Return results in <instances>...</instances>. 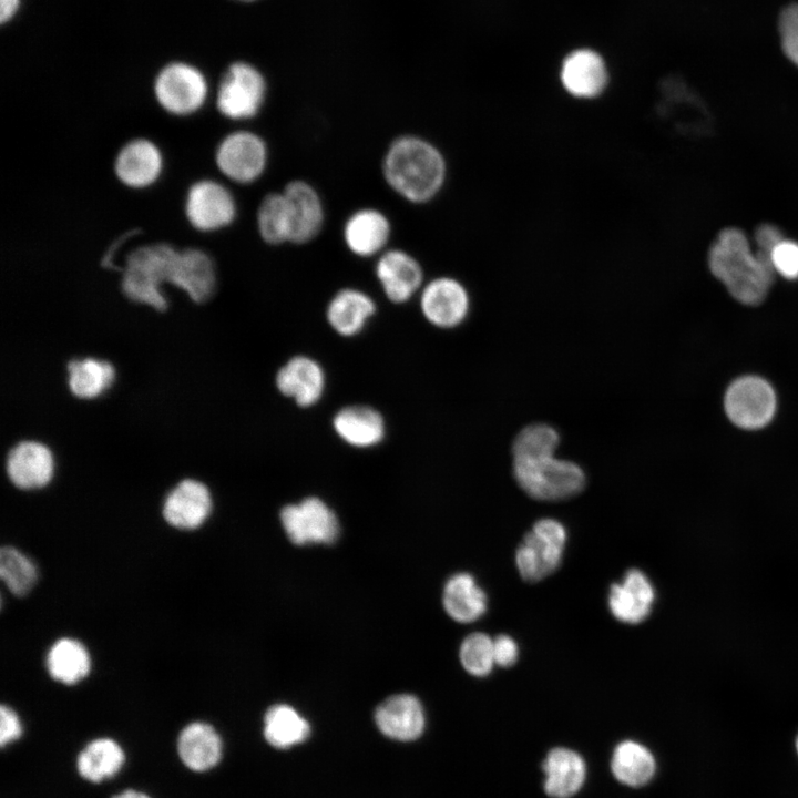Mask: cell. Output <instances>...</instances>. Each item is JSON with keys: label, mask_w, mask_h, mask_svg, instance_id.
I'll use <instances>...</instances> for the list:
<instances>
[{"label": "cell", "mask_w": 798, "mask_h": 798, "mask_svg": "<svg viewBox=\"0 0 798 798\" xmlns=\"http://www.w3.org/2000/svg\"><path fill=\"white\" fill-rule=\"evenodd\" d=\"M779 32L785 54L798 66V3H792L782 10Z\"/></svg>", "instance_id": "39"}, {"label": "cell", "mask_w": 798, "mask_h": 798, "mask_svg": "<svg viewBox=\"0 0 798 798\" xmlns=\"http://www.w3.org/2000/svg\"><path fill=\"white\" fill-rule=\"evenodd\" d=\"M69 388L81 399H92L106 390L114 380V368L108 361L93 358L68 364Z\"/></svg>", "instance_id": "34"}, {"label": "cell", "mask_w": 798, "mask_h": 798, "mask_svg": "<svg viewBox=\"0 0 798 798\" xmlns=\"http://www.w3.org/2000/svg\"><path fill=\"white\" fill-rule=\"evenodd\" d=\"M544 790L552 798H570L582 787L586 768L575 751L557 747L549 751L543 761Z\"/></svg>", "instance_id": "28"}, {"label": "cell", "mask_w": 798, "mask_h": 798, "mask_svg": "<svg viewBox=\"0 0 798 798\" xmlns=\"http://www.w3.org/2000/svg\"><path fill=\"white\" fill-rule=\"evenodd\" d=\"M560 444L557 430L548 423H531L522 428L512 443L513 459L553 456Z\"/></svg>", "instance_id": "35"}, {"label": "cell", "mask_w": 798, "mask_h": 798, "mask_svg": "<svg viewBox=\"0 0 798 798\" xmlns=\"http://www.w3.org/2000/svg\"><path fill=\"white\" fill-rule=\"evenodd\" d=\"M375 723L386 737L399 741H412L422 735L426 716L416 696L397 694L385 699L376 708Z\"/></svg>", "instance_id": "24"}, {"label": "cell", "mask_w": 798, "mask_h": 798, "mask_svg": "<svg viewBox=\"0 0 798 798\" xmlns=\"http://www.w3.org/2000/svg\"><path fill=\"white\" fill-rule=\"evenodd\" d=\"M6 469L9 480L17 488H43L53 477V457L47 446L22 441L10 450Z\"/></svg>", "instance_id": "25"}, {"label": "cell", "mask_w": 798, "mask_h": 798, "mask_svg": "<svg viewBox=\"0 0 798 798\" xmlns=\"http://www.w3.org/2000/svg\"><path fill=\"white\" fill-rule=\"evenodd\" d=\"M376 313L375 299L357 287L338 289L330 297L325 309L329 327L345 338L361 334Z\"/></svg>", "instance_id": "23"}, {"label": "cell", "mask_w": 798, "mask_h": 798, "mask_svg": "<svg viewBox=\"0 0 798 798\" xmlns=\"http://www.w3.org/2000/svg\"><path fill=\"white\" fill-rule=\"evenodd\" d=\"M125 763V753L114 739L100 737L90 741L79 754L76 769L82 778L101 782L114 777Z\"/></svg>", "instance_id": "30"}, {"label": "cell", "mask_w": 798, "mask_h": 798, "mask_svg": "<svg viewBox=\"0 0 798 798\" xmlns=\"http://www.w3.org/2000/svg\"><path fill=\"white\" fill-rule=\"evenodd\" d=\"M212 505L207 487L200 481L185 479L166 495L162 514L166 523L175 529L195 530L209 516Z\"/></svg>", "instance_id": "21"}, {"label": "cell", "mask_w": 798, "mask_h": 798, "mask_svg": "<svg viewBox=\"0 0 798 798\" xmlns=\"http://www.w3.org/2000/svg\"><path fill=\"white\" fill-rule=\"evenodd\" d=\"M177 751L183 764L193 771H207L221 760L223 743L215 728L204 722L187 724L177 738Z\"/></svg>", "instance_id": "27"}, {"label": "cell", "mask_w": 798, "mask_h": 798, "mask_svg": "<svg viewBox=\"0 0 798 798\" xmlns=\"http://www.w3.org/2000/svg\"><path fill=\"white\" fill-rule=\"evenodd\" d=\"M655 597V589L648 576L633 567L624 573L621 581L611 584L607 607L616 621L635 625L648 617Z\"/></svg>", "instance_id": "19"}, {"label": "cell", "mask_w": 798, "mask_h": 798, "mask_svg": "<svg viewBox=\"0 0 798 798\" xmlns=\"http://www.w3.org/2000/svg\"><path fill=\"white\" fill-rule=\"evenodd\" d=\"M796 746H797V751H798V738H797V744H796Z\"/></svg>", "instance_id": "46"}, {"label": "cell", "mask_w": 798, "mask_h": 798, "mask_svg": "<svg viewBox=\"0 0 798 798\" xmlns=\"http://www.w3.org/2000/svg\"><path fill=\"white\" fill-rule=\"evenodd\" d=\"M22 735V724L18 714L9 706L0 708V743L4 747L19 739Z\"/></svg>", "instance_id": "41"}, {"label": "cell", "mask_w": 798, "mask_h": 798, "mask_svg": "<svg viewBox=\"0 0 798 798\" xmlns=\"http://www.w3.org/2000/svg\"><path fill=\"white\" fill-rule=\"evenodd\" d=\"M493 655L495 665L511 667L519 658V645L512 636L499 634L493 638Z\"/></svg>", "instance_id": "40"}, {"label": "cell", "mask_w": 798, "mask_h": 798, "mask_svg": "<svg viewBox=\"0 0 798 798\" xmlns=\"http://www.w3.org/2000/svg\"><path fill=\"white\" fill-rule=\"evenodd\" d=\"M566 542L567 531L562 522L553 518L535 521L515 551V566L522 580L536 583L554 573Z\"/></svg>", "instance_id": "7"}, {"label": "cell", "mask_w": 798, "mask_h": 798, "mask_svg": "<svg viewBox=\"0 0 798 798\" xmlns=\"http://www.w3.org/2000/svg\"><path fill=\"white\" fill-rule=\"evenodd\" d=\"M559 79L563 90L579 100H594L606 90L608 68L603 55L587 47L576 48L563 58Z\"/></svg>", "instance_id": "16"}, {"label": "cell", "mask_w": 798, "mask_h": 798, "mask_svg": "<svg viewBox=\"0 0 798 798\" xmlns=\"http://www.w3.org/2000/svg\"><path fill=\"white\" fill-rule=\"evenodd\" d=\"M725 410L732 422L740 428H761L771 420L776 410L774 389L759 377H741L727 389Z\"/></svg>", "instance_id": "13"}, {"label": "cell", "mask_w": 798, "mask_h": 798, "mask_svg": "<svg viewBox=\"0 0 798 798\" xmlns=\"http://www.w3.org/2000/svg\"><path fill=\"white\" fill-rule=\"evenodd\" d=\"M374 273L385 297L396 305L418 297L426 283L419 259L399 247H389L375 258Z\"/></svg>", "instance_id": "12"}, {"label": "cell", "mask_w": 798, "mask_h": 798, "mask_svg": "<svg viewBox=\"0 0 798 798\" xmlns=\"http://www.w3.org/2000/svg\"><path fill=\"white\" fill-rule=\"evenodd\" d=\"M391 236V219L375 206L356 208L346 217L341 228L345 247L359 258H377L390 247Z\"/></svg>", "instance_id": "17"}, {"label": "cell", "mask_w": 798, "mask_h": 798, "mask_svg": "<svg viewBox=\"0 0 798 798\" xmlns=\"http://www.w3.org/2000/svg\"><path fill=\"white\" fill-rule=\"evenodd\" d=\"M256 231L268 246L289 244V221L285 196L280 191L266 193L256 209Z\"/></svg>", "instance_id": "33"}, {"label": "cell", "mask_w": 798, "mask_h": 798, "mask_svg": "<svg viewBox=\"0 0 798 798\" xmlns=\"http://www.w3.org/2000/svg\"><path fill=\"white\" fill-rule=\"evenodd\" d=\"M183 213L193 229L214 233L235 223L238 206L229 187L218 180L203 177L188 185Z\"/></svg>", "instance_id": "9"}, {"label": "cell", "mask_w": 798, "mask_h": 798, "mask_svg": "<svg viewBox=\"0 0 798 798\" xmlns=\"http://www.w3.org/2000/svg\"><path fill=\"white\" fill-rule=\"evenodd\" d=\"M459 659L468 674L474 677L490 675L495 665L493 638L483 632L467 635L459 648Z\"/></svg>", "instance_id": "37"}, {"label": "cell", "mask_w": 798, "mask_h": 798, "mask_svg": "<svg viewBox=\"0 0 798 798\" xmlns=\"http://www.w3.org/2000/svg\"><path fill=\"white\" fill-rule=\"evenodd\" d=\"M513 475L530 498L554 502L573 498L586 484L582 467L555 454L533 459H513Z\"/></svg>", "instance_id": "4"}, {"label": "cell", "mask_w": 798, "mask_h": 798, "mask_svg": "<svg viewBox=\"0 0 798 798\" xmlns=\"http://www.w3.org/2000/svg\"><path fill=\"white\" fill-rule=\"evenodd\" d=\"M380 171L389 190L412 205L432 202L448 177V164L441 150L416 133L399 134L388 143Z\"/></svg>", "instance_id": "1"}, {"label": "cell", "mask_w": 798, "mask_h": 798, "mask_svg": "<svg viewBox=\"0 0 798 798\" xmlns=\"http://www.w3.org/2000/svg\"><path fill=\"white\" fill-rule=\"evenodd\" d=\"M769 260L775 274L786 279L798 278V243L784 238L769 253Z\"/></svg>", "instance_id": "38"}, {"label": "cell", "mask_w": 798, "mask_h": 798, "mask_svg": "<svg viewBox=\"0 0 798 798\" xmlns=\"http://www.w3.org/2000/svg\"><path fill=\"white\" fill-rule=\"evenodd\" d=\"M336 436L349 447L371 449L379 446L387 433L382 413L368 405L341 407L331 419Z\"/></svg>", "instance_id": "22"}, {"label": "cell", "mask_w": 798, "mask_h": 798, "mask_svg": "<svg viewBox=\"0 0 798 798\" xmlns=\"http://www.w3.org/2000/svg\"><path fill=\"white\" fill-rule=\"evenodd\" d=\"M324 367L307 355H295L283 364L275 375L278 392L300 408L316 406L326 391Z\"/></svg>", "instance_id": "18"}, {"label": "cell", "mask_w": 798, "mask_h": 798, "mask_svg": "<svg viewBox=\"0 0 798 798\" xmlns=\"http://www.w3.org/2000/svg\"><path fill=\"white\" fill-rule=\"evenodd\" d=\"M0 576L12 594L22 596L33 587L38 573L34 563L24 553L6 545L0 551Z\"/></svg>", "instance_id": "36"}, {"label": "cell", "mask_w": 798, "mask_h": 798, "mask_svg": "<svg viewBox=\"0 0 798 798\" xmlns=\"http://www.w3.org/2000/svg\"><path fill=\"white\" fill-rule=\"evenodd\" d=\"M611 768L620 782L638 787L647 784L654 776L655 759L642 744L624 740L613 751Z\"/></svg>", "instance_id": "32"}, {"label": "cell", "mask_w": 798, "mask_h": 798, "mask_svg": "<svg viewBox=\"0 0 798 798\" xmlns=\"http://www.w3.org/2000/svg\"><path fill=\"white\" fill-rule=\"evenodd\" d=\"M756 250L769 255L773 248L784 239L781 231L771 224H761L755 231Z\"/></svg>", "instance_id": "43"}, {"label": "cell", "mask_w": 798, "mask_h": 798, "mask_svg": "<svg viewBox=\"0 0 798 798\" xmlns=\"http://www.w3.org/2000/svg\"><path fill=\"white\" fill-rule=\"evenodd\" d=\"M113 798H151L142 791L129 789L115 795Z\"/></svg>", "instance_id": "45"}, {"label": "cell", "mask_w": 798, "mask_h": 798, "mask_svg": "<svg viewBox=\"0 0 798 798\" xmlns=\"http://www.w3.org/2000/svg\"><path fill=\"white\" fill-rule=\"evenodd\" d=\"M153 95L165 113L186 117L205 105L208 83L204 73L195 65L172 61L157 71L153 80Z\"/></svg>", "instance_id": "8"}, {"label": "cell", "mask_w": 798, "mask_h": 798, "mask_svg": "<svg viewBox=\"0 0 798 798\" xmlns=\"http://www.w3.org/2000/svg\"><path fill=\"white\" fill-rule=\"evenodd\" d=\"M142 232H143V229L141 227H133V228H130V229L121 233L116 238H114V241H112L108 245V247L103 252L101 259H100V266L106 270H117L121 273V267L115 264L114 257H116L117 253L120 252V248L122 246H124V244L129 239L142 234Z\"/></svg>", "instance_id": "42"}, {"label": "cell", "mask_w": 798, "mask_h": 798, "mask_svg": "<svg viewBox=\"0 0 798 798\" xmlns=\"http://www.w3.org/2000/svg\"><path fill=\"white\" fill-rule=\"evenodd\" d=\"M279 519L288 539L297 545L330 544L340 531L336 513L318 497L284 505Z\"/></svg>", "instance_id": "10"}, {"label": "cell", "mask_w": 798, "mask_h": 798, "mask_svg": "<svg viewBox=\"0 0 798 798\" xmlns=\"http://www.w3.org/2000/svg\"><path fill=\"white\" fill-rule=\"evenodd\" d=\"M170 285L183 290L196 304L207 301L217 285L214 258L201 247L180 248Z\"/></svg>", "instance_id": "20"}, {"label": "cell", "mask_w": 798, "mask_h": 798, "mask_svg": "<svg viewBox=\"0 0 798 798\" xmlns=\"http://www.w3.org/2000/svg\"><path fill=\"white\" fill-rule=\"evenodd\" d=\"M180 248L170 242L144 243L129 250L121 266L120 287L133 303L155 310L167 308L162 286L170 284Z\"/></svg>", "instance_id": "3"}, {"label": "cell", "mask_w": 798, "mask_h": 798, "mask_svg": "<svg viewBox=\"0 0 798 798\" xmlns=\"http://www.w3.org/2000/svg\"><path fill=\"white\" fill-rule=\"evenodd\" d=\"M214 164L221 175L232 183L254 184L268 168V143L258 132L249 129L229 131L216 144Z\"/></svg>", "instance_id": "5"}, {"label": "cell", "mask_w": 798, "mask_h": 798, "mask_svg": "<svg viewBox=\"0 0 798 798\" xmlns=\"http://www.w3.org/2000/svg\"><path fill=\"white\" fill-rule=\"evenodd\" d=\"M708 265L729 294L749 306L766 298L775 276L769 256L753 250L746 234L736 227L718 234L709 248Z\"/></svg>", "instance_id": "2"}, {"label": "cell", "mask_w": 798, "mask_h": 798, "mask_svg": "<svg viewBox=\"0 0 798 798\" xmlns=\"http://www.w3.org/2000/svg\"><path fill=\"white\" fill-rule=\"evenodd\" d=\"M267 83L262 72L245 61L231 63L216 90L215 108L228 121L246 122L262 112Z\"/></svg>", "instance_id": "6"}, {"label": "cell", "mask_w": 798, "mask_h": 798, "mask_svg": "<svg viewBox=\"0 0 798 798\" xmlns=\"http://www.w3.org/2000/svg\"><path fill=\"white\" fill-rule=\"evenodd\" d=\"M112 168L115 178L124 187L134 191L145 190L162 176L163 153L151 139L134 136L117 149Z\"/></svg>", "instance_id": "14"}, {"label": "cell", "mask_w": 798, "mask_h": 798, "mask_svg": "<svg viewBox=\"0 0 798 798\" xmlns=\"http://www.w3.org/2000/svg\"><path fill=\"white\" fill-rule=\"evenodd\" d=\"M442 604L450 618L468 624L478 621L487 613L489 597L472 574L458 572L444 584Z\"/></svg>", "instance_id": "26"}, {"label": "cell", "mask_w": 798, "mask_h": 798, "mask_svg": "<svg viewBox=\"0 0 798 798\" xmlns=\"http://www.w3.org/2000/svg\"><path fill=\"white\" fill-rule=\"evenodd\" d=\"M282 192L286 200L289 221V244L306 245L321 233L325 221V203L317 188L308 181H288Z\"/></svg>", "instance_id": "15"}, {"label": "cell", "mask_w": 798, "mask_h": 798, "mask_svg": "<svg viewBox=\"0 0 798 798\" xmlns=\"http://www.w3.org/2000/svg\"><path fill=\"white\" fill-rule=\"evenodd\" d=\"M263 733L270 746L287 749L309 737L310 725L294 707L276 704L264 716Z\"/></svg>", "instance_id": "31"}, {"label": "cell", "mask_w": 798, "mask_h": 798, "mask_svg": "<svg viewBox=\"0 0 798 798\" xmlns=\"http://www.w3.org/2000/svg\"><path fill=\"white\" fill-rule=\"evenodd\" d=\"M20 8V0H1L0 21L2 24L11 21Z\"/></svg>", "instance_id": "44"}, {"label": "cell", "mask_w": 798, "mask_h": 798, "mask_svg": "<svg viewBox=\"0 0 798 798\" xmlns=\"http://www.w3.org/2000/svg\"><path fill=\"white\" fill-rule=\"evenodd\" d=\"M422 317L433 327L452 329L469 315L471 300L466 286L457 278L440 275L426 280L418 295Z\"/></svg>", "instance_id": "11"}, {"label": "cell", "mask_w": 798, "mask_h": 798, "mask_svg": "<svg viewBox=\"0 0 798 798\" xmlns=\"http://www.w3.org/2000/svg\"><path fill=\"white\" fill-rule=\"evenodd\" d=\"M45 667L52 679L65 685H74L89 675L91 656L80 641L61 637L48 649Z\"/></svg>", "instance_id": "29"}]
</instances>
